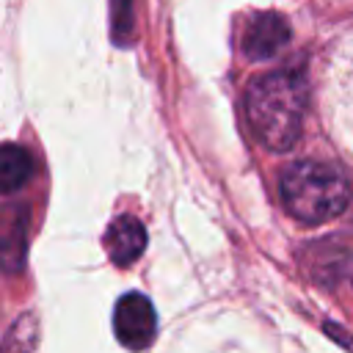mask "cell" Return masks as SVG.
I'll return each mask as SVG.
<instances>
[{
    "label": "cell",
    "instance_id": "obj_2",
    "mask_svg": "<svg viewBox=\"0 0 353 353\" xmlns=\"http://www.w3.org/2000/svg\"><path fill=\"white\" fill-rule=\"evenodd\" d=\"M281 199L292 218L303 223H325L350 201V182L347 176L320 160H301L292 163L281 176Z\"/></svg>",
    "mask_w": 353,
    "mask_h": 353
},
{
    "label": "cell",
    "instance_id": "obj_3",
    "mask_svg": "<svg viewBox=\"0 0 353 353\" xmlns=\"http://www.w3.org/2000/svg\"><path fill=\"white\" fill-rule=\"evenodd\" d=\"M323 110L336 143L353 154V33L334 44L323 66Z\"/></svg>",
    "mask_w": 353,
    "mask_h": 353
},
{
    "label": "cell",
    "instance_id": "obj_7",
    "mask_svg": "<svg viewBox=\"0 0 353 353\" xmlns=\"http://www.w3.org/2000/svg\"><path fill=\"white\" fill-rule=\"evenodd\" d=\"M33 174V160L19 143H0V193L19 190Z\"/></svg>",
    "mask_w": 353,
    "mask_h": 353
},
{
    "label": "cell",
    "instance_id": "obj_5",
    "mask_svg": "<svg viewBox=\"0 0 353 353\" xmlns=\"http://www.w3.org/2000/svg\"><path fill=\"white\" fill-rule=\"evenodd\" d=\"M290 41V25L281 14L262 11L256 14L243 33V52L251 61H268L273 58L284 44Z\"/></svg>",
    "mask_w": 353,
    "mask_h": 353
},
{
    "label": "cell",
    "instance_id": "obj_6",
    "mask_svg": "<svg viewBox=\"0 0 353 353\" xmlns=\"http://www.w3.org/2000/svg\"><path fill=\"white\" fill-rule=\"evenodd\" d=\"M146 245V232L132 215H119L105 232V251L116 265H132Z\"/></svg>",
    "mask_w": 353,
    "mask_h": 353
},
{
    "label": "cell",
    "instance_id": "obj_1",
    "mask_svg": "<svg viewBox=\"0 0 353 353\" xmlns=\"http://www.w3.org/2000/svg\"><path fill=\"white\" fill-rule=\"evenodd\" d=\"M306 83L295 72H268L248 85L245 108L262 146L287 152L301 138L306 110Z\"/></svg>",
    "mask_w": 353,
    "mask_h": 353
},
{
    "label": "cell",
    "instance_id": "obj_4",
    "mask_svg": "<svg viewBox=\"0 0 353 353\" xmlns=\"http://www.w3.org/2000/svg\"><path fill=\"white\" fill-rule=\"evenodd\" d=\"M113 331L124 347H146L157 331V314L152 309V301L141 292H127L124 298H119L113 309Z\"/></svg>",
    "mask_w": 353,
    "mask_h": 353
}]
</instances>
